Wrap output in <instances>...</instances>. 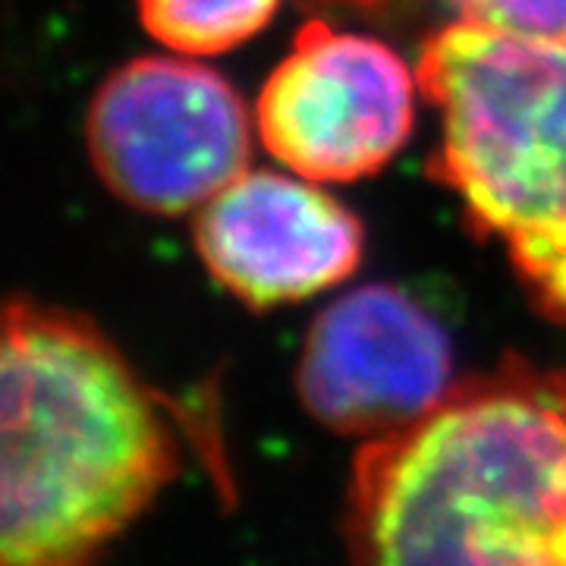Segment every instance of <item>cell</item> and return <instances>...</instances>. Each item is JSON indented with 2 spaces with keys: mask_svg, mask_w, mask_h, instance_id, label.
<instances>
[{
  "mask_svg": "<svg viewBox=\"0 0 566 566\" xmlns=\"http://www.w3.org/2000/svg\"><path fill=\"white\" fill-rule=\"evenodd\" d=\"M363 564L566 566V375L510 359L359 447Z\"/></svg>",
  "mask_w": 566,
  "mask_h": 566,
  "instance_id": "1",
  "label": "cell"
},
{
  "mask_svg": "<svg viewBox=\"0 0 566 566\" xmlns=\"http://www.w3.org/2000/svg\"><path fill=\"white\" fill-rule=\"evenodd\" d=\"M0 375V560H92L180 472L158 397L85 315L25 296L3 312Z\"/></svg>",
  "mask_w": 566,
  "mask_h": 566,
  "instance_id": "2",
  "label": "cell"
},
{
  "mask_svg": "<svg viewBox=\"0 0 566 566\" xmlns=\"http://www.w3.org/2000/svg\"><path fill=\"white\" fill-rule=\"evenodd\" d=\"M416 80L441 114L428 174L523 286L566 264V48L457 20L424 39Z\"/></svg>",
  "mask_w": 566,
  "mask_h": 566,
  "instance_id": "3",
  "label": "cell"
},
{
  "mask_svg": "<svg viewBox=\"0 0 566 566\" xmlns=\"http://www.w3.org/2000/svg\"><path fill=\"white\" fill-rule=\"evenodd\" d=\"M85 145L120 202L174 218L199 211L249 170L252 126L237 88L211 66L139 57L98 85Z\"/></svg>",
  "mask_w": 566,
  "mask_h": 566,
  "instance_id": "4",
  "label": "cell"
},
{
  "mask_svg": "<svg viewBox=\"0 0 566 566\" xmlns=\"http://www.w3.org/2000/svg\"><path fill=\"white\" fill-rule=\"evenodd\" d=\"M419 80L387 44L315 20L264 80L255 129L296 177L353 182L409 139Z\"/></svg>",
  "mask_w": 566,
  "mask_h": 566,
  "instance_id": "5",
  "label": "cell"
},
{
  "mask_svg": "<svg viewBox=\"0 0 566 566\" xmlns=\"http://www.w3.org/2000/svg\"><path fill=\"white\" fill-rule=\"evenodd\" d=\"M450 375L441 324L403 290L368 283L312 322L296 390L331 431L378 438L428 412L450 390Z\"/></svg>",
  "mask_w": 566,
  "mask_h": 566,
  "instance_id": "6",
  "label": "cell"
},
{
  "mask_svg": "<svg viewBox=\"0 0 566 566\" xmlns=\"http://www.w3.org/2000/svg\"><path fill=\"white\" fill-rule=\"evenodd\" d=\"M196 249L208 274L252 308L300 303L344 283L363 259L359 218L315 186L245 170L199 208Z\"/></svg>",
  "mask_w": 566,
  "mask_h": 566,
  "instance_id": "7",
  "label": "cell"
},
{
  "mask_svg": "<svg viewBox=\"0 0 566 566\" xmlns=\"http://www.w3.org/2000/svg\"><path fill=\"white\" fill-rule=\"evenodd\" d=\"M277 3L281 0H139V20L164 48L211 57L259 35Z\"/></svg>",
  "mask_w": 566,
  "mask_h": 566,
  "instance_id": "8",
  "label": "cell"
},
{
  "mask_svg": "<svg viewBox=\"0 0 566 566\" xmlns=\"http://www.w3.org/2000/svg\"><path fill=\"white\" fill-rule=\"evenodd\" d=\"M460 20L526 41L564 44L566 0H453Z\"/></svg>",
  "mask_w": 566,
  "mask_h": 566,
  "instance_id": "9",
  "label": "cell"
},
{
  "mask_svg": "<svg viewBox=\"0 0 566 566\" xmlns=\"http://www.w3.org/2000/svg\"><path fill=\"white\" fill-rule=\"evenodd\" d=\"M324 3H346V7H359V10H375V7H381L387 0H324Z\"/></svg>",
  "mask_w": 566,
  "mask_h": 566,
  "instance_id": "10",
  "label": "cell"
}]
</instances>
